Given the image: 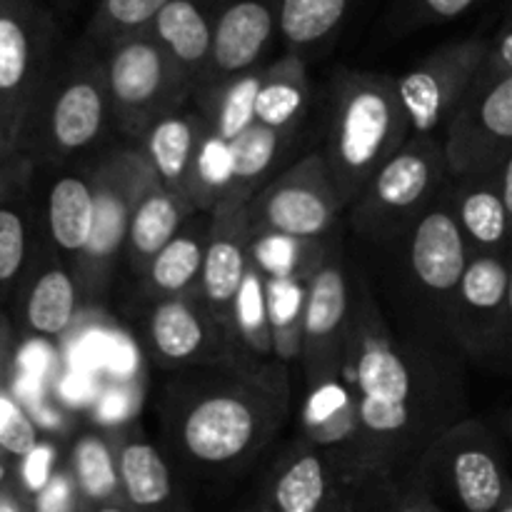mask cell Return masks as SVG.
I'll return each instance as SVG.
<instances>
[{"mask_svg": "<svg viewBox=\"0 0 512 512\" xmlns=\"http://www.w3.org/2000/svg\"><path fill=\"white\" fill-rule=\"evenodd\" d=\"M512 253H475L455 293L448 333L473 358H500L508 323Z\"/></svg>", "mask_w": 512, "mask_h": 512, "instance_id": "cell-10", "label": "cell"}, {"mask_svg": "<svg viewBox=\"0 0 512 512\" xmlns=\"http://www.w3.org/2000/svg\"><path fill=\"white\" fill-rule=\"evenodd\" d=\"M265 65L193 93L198 100V108H203L200 113L208 120L210 133L223 140L225 145L238 140L250 125L258 123L255 105H258L260 88H263Z\"/></svg>", "mask_w": 512, "mask_h": 512, "instance_id": "cell-28", "label": "cell"}, {"mask_svg": "<svg viewBox=\"0 0 512 512\" xmlns=\"http://www.w3.org/2000/svg\"><path fill=\"white\" fill-rule=\"evenodd\" d=\"M193 213H198V210L188 200L165 190L160 183H155L138 200L133 215H130L128 240H125L123 255L133 278L145 280L150 263L178 235V230L183 228V223Z\"/></svg>", "mask_w": 512, "mask_h": 512, "instance_id": "cell-22", "label": "cell"}, {"mask_svg": "<svg viewBox=\"0 0 512 512\" xmlns=\"http://www.w3.org/2000/svg\"><path fill=\"white\" fill-rule=\"evenodd\" d=\"M488 55L490 40H455L400 75L398 93L413 138H443Z\"/></svg>", "mask_w": 512, "mask_h": 512, "instance_id": "cell-8", "label": "cell"}, {"mask_svg": "<svg viewBox=\"0 0 512 512\" xmlns=\"http://www.w3.org/2000/svg\"><path fill=\"white\" fill-rule=\"evenodd\" d=\"M83 503H80L78 488H75L73 478L68 475H53L50 483L35 498L33 512H80Z\"/></svg>", "mask_w": 512, "mask_h": 512, "instance_id": "cell-38", "label": "cell"}, {"mask_svg": "<svg viewBox=\"0 0 512 512\" xmlns=\"http://www.w3.org/2000/svg\"><path fill=\"white\" fill-rule=\"evenodd\" d=\"M148 348L165 368H185L225 360L233 350L218 320L210 315L205 303L183 298H158L145 323Z\"/></svg>", "mask_w": 512, "mask_h": 512, "instance_id": "cell-16", "label": "cell"}, {"mask_svg": "<svg viewBox=\"0 0 512 512\" xmlns=\"http://www.w3.org/2000/svg\"><path fill=\"white\" fill-rule=\"evenodd\" d=\"M118 450L120 500L133 512H183L173 468L148 440H125Z\"/></svg>", "mask_w": 512, "mask_h": 512, "instance_id": "cell-23", "label": "cell"}, {"mask_svg": "<svg viewBox=\"0 0 512 512\" xmlns=\"http://www.w3.org/2000/svg\"><path fill=\"white\" fill-rule=\"evenodd\" d=\"M325 512H343V510H338V508H333V510H325Z\"/></svg>", "mask_w": 512, "mask_h": 512, "instance_id": "cell-52", "label": "cell"}, {"mask_svg": "<svg viewBox=\"0 0 512 512\" xmlns=\"http://www.w3.org/2000/svg\"><path fill=\"white\" fill-rule=\"evenodd\" d=\"M450 178L493 173L512 153V73L485 60L443 135Z\"/></svg>", "mask_w": 512, "mask_h": 512, "instance_id": "cell-7", "label": "cell"}, {"mask_svg": "<svg viewBox=\"0 0 512 512\" xmlns=\"http://www.w3.org/2000/svg\"><path fill=\"white\" fill-rule=\"evenodd\" d=\"M293 138L295 133H288V130H275L263 123H255L238 140H233L228 145L230 183L218 213L240 208L248 203L250 195L255 198L270 183L268 178H275V165L283 158Z\"/></svg>", "mask_w": 512, "mask_h": 512, "instance_id": "cell-24", "label": "cell"}, {"mask_svg": "<svg viewBox=\"0 0 512 512\" xmlns=\"http://www.w3.org/2000/svg\"><path fill=\"white\" fill-rule=\"evenodd\" d=\"M158 183L148 158L140 150H118L108 155V163L95 180V233L83 258L98 270L100 275L113 273L120 255H125L130 215L138 200Z\"/></svg>", "mask_w": 512, "mask_h": 512, "instance_id": "cell-13", "label": "cell"}, {"mask_svg": "<svg viewBox=\"0 0 512 512\" xmlns=\"http://www.w3.org/2000/svg\"><path fill=\"white\" fill-rule=\"evenodd\" d=\"M353 0H280V40L285 53L308 60L335 40Z\"/></svg>", "mask_w": 512, "mask_h": 512, "instance_id": "cell-27", "label": "cell"}, {"mask_svg": "<svg viewBox=\"0 0 512 512\" xmlns=\"http://www.w3.org/2000/svg\"><path fill=\"white\" fill-rule=\"evenodd\" d=\"M498 512H512V485H510L508 495H505L503 505H500V508H498Z\"/></svg>", "mask_w": 512, "mask_h": 512, "instance_id": "cell-48", "label": "cell"}, {"mask_svg": "<svg viewBox=\"0 0 512 512\" xmlns=\"http://www.w3.org/2000/svg\"><path fill=\"white\" fill-rule=\"evenodd\" d=\"M458 180L453 198V213L460 230L475 253H503L512 245V220L505 208L498 185V170L483 175H468Z\"/></svg>", "mask_w": 512, "mask_h": 512, "instance_id": "cell-21", "label": "cell"}, {"mask_svg": "<svg viewBox=\"0 0 512 512\" xmlns=\"http://www.w3.org/2000/svg\"><path fill=\"white\" fill-rule=\"evenodd\" d=\"M498 185H500V193H503L505 208H508V215L512 220V153L503 160V163H500Z\"/></svg>", "mask_w": 512, "mask_h": 512, "instance_id": "cell-43", "label": "cell"}, {"mask_svg": "<svg viewBox=\"0 0 512 512\" xmlns=\"http://www.w3.org/2000/svg\"><path fill=\"white\" fill-rule=\"evenodd\" d=\"M113 123L128 138H145L165 115L183 108L193 80L150 30L115 40L103 50Z\"/></svg>", "mask_w": 512, "mask_h": 512, "instance_id": "cell-5", "label": "cell"}, {"mask_svg": "<svg viewBox=\"0 0 512 512\" xmlns=\"http://www.w3.org/2000/svg\"><path fill=\"white\" fill-rule=\"evenodd\" d=\"M80 512H133L123 500H113V503H100V505H88Z\"/></svg>", "mask_w": 512, "mask_h": 512, "instance_id": "cell-46", "label": "cell"}, {"mask_svg": "<svg viewBox=\"0 0 512 512\" xmlns=\"http://www.w3.org/2000/svg\"><path fill=\"white\" fill-rule=\"evenodd\" d=\"M0 445L8 453L23 455L28 458L35 448H38V438H35V425L28 415L13 403H0Z\"/></svg>", "mask_w": 512, "mask_h": 512, "instance_id": "cell-36", "label": "cell"}, {"mask_svg": "<svg viewBox=\"0 0 512 512\" xmlns=\"http://www.w3.org/2000/svg\"><path fill=\"white\" fill-rule=\"evenodd\" d=\"M213 213H193L173 240L150 263L145 283L155 298H178L200 283L205 250H208Z\"/></svg>", "mask_w": 512, "mask_h": 512, "instance_id": "cell-26", "label": "cell"}, {"mask_svg": "<svg viewBox=\"0 0 512 512\" xmlns=\"http://www.w3.org/2000/svg\"><path fill=\"white\" fill-rule=\"evenodd\" d=\"M73 483L83 508L120 500L118 450L100 435H83L73 448Z\"/></svg>", "mask_w": 512, "mask_h": 512, "instance_id": "cell-31", "label": "cell"}, {"mask_svg": "<svg viewBox=\"0 0 512 512\" xmlns=\"http://www.w3.org/2000/svg\"><path fill=\"white\" fill-rule=\"evenodd\" d=\"M3 480H5V468H3V463H0V485H3Z\"/></svg>", "mask_w": 512, "mask_h": 512, "instance_id": "cell-51", "label": "cell"}, {"mask_svg": "<svg viewBox=\"0 0 512 512\" xmlns=\"http://www.w3.org/2000/svg\"><path fill=\"white\" fill-rule=\"evenodd\" d=\"M335 488L333 458L315 443L298 445L275 470L263 505L270 512H325L333 510Z\"/></svg>", "mask_w": 512, "mask_h": 512, "instance_id": "cell-20", "label": "cell"}, {"mask_svg": "<svg viewBox=\"0 0 512 512\" xmlns=\"http://www.w3.org/2000/svg\"><path fill=\"white\" fill-rule=\"evenodd\" d=\"M408 240V273L418 293L435 305L448 328L455 293L470 263V245L453 213L450 195H438L405 235Z\"/></svg>", "mask_w": 512, "mask_h": 512, "instance_id": "cell-11", "label": "cell"}, {"mask_svg": "<svg viewBox=\"0 0 512 512\" xmlns=\"http://www.w3.org/2000/svg\"><path fill=\"white\" fill-rule=\"evenodd\" d=\"M343 208L323 153L290 165L245 203L253 233L260 230L265 238L293 243H313L328 235Z\"/></svg>", "mask_w": 512, "mask_h": 512, "instance_id": "cell-6", "label": "cell"}, {"mask_svg": "<svg viewBox=\"0 0 512 512\" xmlns=\"http://www.w3.org/2000/svg\"><path fill=\"white\" fill-rule=\"evenodd\" d=\"M208 133V120L203 113L193 115L185 110H175V113L160 118L143 138L145 158H148L158 183L188 203L195 165H198V155Z\"/></svg>", "mask_w": 512, "mask_h": 512, "instance_id": "cell-18", "label": "cell"}, {"mask_svg": "<svg viewBox=\"0 0 512 512\" xmlns=\"http://www.w3.org/2000/svg\"><path fill=\"white\" fill-rule=\"evenodd\" d=\"M25 258L23 220L13 210H0V283L15 278Z\"/></svg>", "mask_w": 512, "mask_h": 512, "instance_id": "cell-37", "label": "cell"}, {"mask_svg": "<svg viewBox=\"0 0 512 512\" xmlns=\"http://www.w3.org/2000/svg\"><path fill=\"white\" fill-rule=\"evenodd\" d=\"M500 358L508 360L512 365V268H510V290H508V323H505V340H503V350H500Z\"/></svg>", "mask_w": 512, "mask_h": 512, "instance_id": "cell-44", "label": "cell"}, {"mask_svg": "<svg viewBox=\"0 0 512 512\" xmlns=\"http://www.w3.org/2000/svg\"><path fill=\"white\" fill-rule=\"evenodd\" d=\"M170 0H98L88 25V38L100 50L128 35L150 30Z\"/></svg>", "mask_w": 512, "mask_h": 512, "instance_id": "cell-34", "label": "cell"}, {"mask_svg": "<svg viewBox=\"0 0 512 512\" xmlns=\"http://www.w3.org/2000/svg\"><path fill=\"white\" fill-rule=\"evenodd\" d=\"M133 408L135 393L130 390V383H120V380H108V390L98 393V400H95V413L103 423H118L128 418Z\"/></svg>", "mask_w": 512, "mask_h": 512, "instance_id": "cell-39", "label": "cell"}, {"mask_svg": "<svg viewBox=\"0 0 512 512\" xmlns=\"http://www.w3.org/2000/svg\"><path fill=\"white\" fill-rule=\"evenodd\" d=\"M423 475L435 473L465 512H498L512 480L503 453L485 425L463 420L420 458Z\"/></svg>", "mask_w": 512, "mask_h": 512, "instance_id": "cell-9", "label": "cell"}, {"mask_svg": "<svg viewBox=\"0 0 512 512\" xmlns=\"http://www.w3.org/2000/svg\"><path fill=\"white\" fill-rule=\"evenodd\" d=\"M253 250V230H250L245 205L213 213V228H210L203 273L198 283L200 300L218 320L220 328L228 333L233 345L238 343L235 308H238L240 290L253 265Z\"/></svg>", "mask_w": 512, "mask_h": 512, "instance_id": "cell-14", "label": "cell"}, {"mask_svg": "<svg viewBox=\"0 0 512 512\" xmlns=\"http://www.w3.org/2000/svg\"><path fill=\"white\" fill-rule=\"evenodd\" d=\"M223 3L225 0H170L150 25V33L193 80V90L208 70Z\"/></svg>", "mask_w": 512, "mask_h": 512, "instance_id": "cell-19", "label": "cell"}, {"mask_svg": "<svg viewBox=\"0 0 512 512\" xmlns=\"http://www.w3.org/2000/svg\"><path fill=\"white\" fill-rule=\"evenodd\" d=\"M75 308H78L75 280L63 268L45 270L30 293L28 323L35 333L55 338L70 328Z\"/></svg>", "mask_w": 512, "mask_h": 512, "instance_id": "cell-32", "label": "cell"}, {"mask_svg": "<svg viewBox=\"0 0 512 512\" xmlns=\"http://www.w3.org/2000/svg\"><path fill=\"white\" fill-rule=\"evenodd\" d=\"M505 423H508V430H510V438H512V410L508 413V418H505Z\"/></svg>", "mask_w": 512, "mask_h": 512, "instance_id": "cell-50", "label": "cell"}, {"mask_svg": "<svg viewBox=\"0 0 512 512\" xmlns=\"http://www.w3.org/2000/svg\"><path fill=\"white\" fill-rule=\"evenodd\" d=\"M50 468H53V448H48V445H38V448L25 458V468H23L25 485H28L33 493H40V490L50 483V478H53Z\"/></svg>", "mask_w": 512, "mask_h": 512, "instance_id": "cell-40", "label": "cell"}, {"mask_svg": "<svg viewBox=\"0 0 512 512\" xmlns=\"http://www.w3.org/2000/svg\"><path fill=\"white\" fill-rule=\"evenodd\" d=\"M478 3L480 0H395L393 25L395 30H415L450 23Z\"/></svg>", "mask_w": 512, "mask_h": 512, "instance_id": "cell-35", "label": "cell"}, {"mask_svg": "<svg viewBox=\"0 0 512 512\" xmlns=\"http://www.w3.org/2000/svg\"><path fill=\"white\" fill-rule=\"evenodd\" d=\"M448 180L443 138H410L350 205L353 228L378 245L403 240Z\"/></svg>", "mask_w": 512, "mask_h": 512, "instance_id": "cell-4", "label": "cell"}, {"mask_svg": "<svg viewBox=\"0 0 512 512\" xmlns=\"http://www.w3.org/2000/svg\"><path fill=\"white\" fill-rule=\"evenodd\" d=\"M245 512H270V510L265 508L263 503H260V505H255V508H250V510H245Z\"/></svg>", "mask_w": 512, "mask_h": 512, "instance_id": "cell-49", "label": "cell"}, {"mask_svg": "<svg viewBox=\"0 0 512 512\" xmlns=\"http://www.w3.org/2000/svg\"><path fill=\"white\" fill-rule=\"evenodd\" d=\"M20 368H23V375L43 380L50 373V368H53V348L43 343V340L28 343L20 350Z\"/></svg>", "mask_w": 512, "mask_h": 512, "instance_id": "cell-41", "label": "cell"}, {"mask_svg": "<svg viewBox=\"0 0 512 512\" xmlns=\"http://www.w3.org/2000/svg\"><path fill=\"white\" fill-rule=\"evenodd\" d=\"M113 123L103 50L85 40L78 65L58 90L50 113V133L65 153H80L105 135Z\"/></svg>", "mask_w": 512, "mask_h": 512, "instance_id": "cell-15", "label": "cell"}, {"mask_svg": "<svg viewBox=\"0 0 512 512\" xmlns=\"http://www.w3.org/2000/svg\"><path fill=\"white\" fill-rule=\"evenodd\" d=\"M350 290L340 253L325 255L310 273L303 300V328H300V353L313 385L335 378L343 363L345 338H348Z\"/></svg>", "mask_w": 512, "mask_h": 512, "instance_id": "cell-12", "label": "cell"}, {"mask_svg": "<svg viewBox=\"0 0 512 512\" xmlns=\"http://www.w3.org/2000/svg\"><path fill=\"white\" fill-rule=\"evenodd\" d=\"M0 512H25V508L13 495H0Z\"/></svg>", "mask_w": 512, "mask_h": 512, "instance_id": "cell-47", "label": "cell"}, {"mask_svg": "<svg viewBox=\"0 0 512 512\" xmlns=\"http://www.w3.org/2000/svg\"><path fill=\"white\" fill-rule=\"evenodd\" d=\"M310 103V83L305 60L285 53L283 58L265 65V80L260 88L255 120L268 128L298 133Z\"/></svg>", "mask_w": 512, "mask_h": 512, "instance_id": "cell-29", "label": "cell"}, {"mask_svg": "<svg viewBox=\"0 0 512 512\" xmlns=\"http://www.w3.org/2000/svg\"><path fill=\"white\" fill-rule=\"evenodd\" d=\"M48 35V15L30 0H0V93L23 88Z\"/></svg>", "mask_w": 512, "mask_h": 512, "instance_id": "cell-25", "label": "cell"}, {"mask_svg": "<svg viewBox=\"0 0 512 512\" xmlns=\"http://www.w3.org/2000/svg\"><path fill=\"white\" fill-rule=\"evenodd\" d=\"M488 60L493 65H498L505 73H512V10L505 18V23L500 25L495 40H490V55Z\"/></svg>", "mask_w": 512, "mask_h": 512, "instance_id": "cell-42", "label": "cell"}, {"mask_svg": "<svg viewBox=\"0 0 512 512\" xmlns=\"http://www.w3.org/2000/svg\"><path fill=\"white\" fill-rule=\"evenodd\" d=\"M343 363L360 435L353 478H380L405 460H420L435 440L463 423L453 365L398 343L370 295L353 310Z\"/></svg>", "mask_w": 512, "mask_h": 512, "instance_id": "cell-1", "label": "cell"}, {"mask_svg": "<svg viewBox=\"0 0 512 512\" xmlns=\"http://www.w3.org/2000/svg\"><path fill=\"white\" fill-rule=\"evenodd\" d=\"M278 35L280 0H225L215 23L208 70L195 90L225 83L265 65V53Z\"/></svg>", "mask_w": 512, "mask_h": 512, "instance_id": "cell-17", "label": "cell"}, {"mask_svg": "<svg viewBox=\"0 0 512 512\" xmlns=\"http://www.w3.org/2000/svg\"><path fill=\"white\" fill-rule=\"evenodd\" d=\"M410 138L398 78L365 70L335 75L323 158L343 205H353Z\"/></svg>", "mask_w": 512, "mask_h": 512, "instance_id": "cell-3", "label": "cell"}, {"mask_svg": "<svg viewBox=\"0 0 512 512\" xmlns=\"http://www.w3.org/2000/svg\"><path fill=\"white\" fill-rule=\"evenodd\" d=\"M285 398L250 375H210L170 388L165 428L180 458L205 473L238 468L283 423Z\"/></svg>", "mask_w": 512, "mask_h": 512, "instance_id": "cell-2", "label": "cell"}, {"mask_svg": "<svg viewBox=\"0 0 512 512\" xmlns=\"http://www.w3.org/2000/svg\"><path fill=\"white\" fill-rule=\"evenodd\" d=\"M235 333L238 343H243L250 353L268 358L275 350L273 323H270V305H268V280H265V268L255 258L245 278L243 290H240L238 308H235Z\"/></svg>", "mask_w": 512, "mask_h": 512, "instance_id": "cell-33", "label": "cell"}, {"mask_svg": "<svg viewBox=\"0 0 512 512\" xmlns=\"http://www.w3.org/2000/svg\"><path fill=\"white\" fill-rule=\"evenodd\" d=\"M95 185L80 175H65L53 185L48 198L50 235L65 253L85 255L95 233Z\"/></svg>", "mask_w": 512, "mask_h": 512, "instance_id": "cell-30", "label": "cell"}, {"mask_svg": "<svg viewBox=\"0 0 512 512\" xmlns=\"http://www.w3.org/2000/svg\"><path fill=\"white\" fill-rule=\"evenodd\" d=\"M398 512H443V510L430 500L428 493H420V495H413V500H408V503H405Z\"/></svg>", "mask_w": 512, "mask_h": 512, "instance_id": "cell-45", "label": "cell"}]
</instances>
